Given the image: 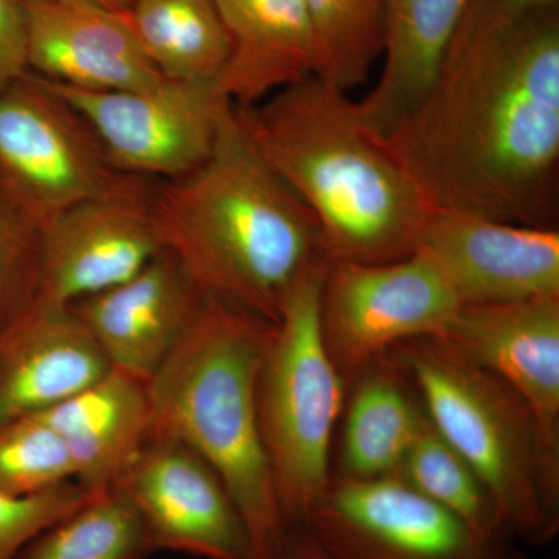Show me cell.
I'll use <instances>...</instances> for the list:
<instances>
[{
	"label": "cell",
	"instance_id": "6da1fadb",
	"mask_svg": "<svg viewBox=\"0 0 559 559\" xmlns=\"http://www.w3.org/2000/svg\"><path fill=\"white\" fill-rule=\"evenodd\" d=\"M381 140L433 212L558 227L559 7L473 0L425 97Z\"/></svg>",
	"mask_w": 559,
	"mask_h": 559
},
{
	"label": "cell",
	"instance_id": "7a4b0ae2",
	"mask_svg": "<svg viewBox=\"0 0 559 559\" xmlns=\"http://www.w3.org/2000/svg\"><path fill=\"white\" fill-rule=\"evenodd\" d=\"M153 215L204 296L274 325L301 280L330 261L318 221L261 157L234 103L207 159L154 182Z\"/></svg>",
	"mask_w": 559,
	"mask_h": 559
},
{
	"label": "cell",
	"instance_id": "3957f363",
	"mask_svg": "<svg viewBox=\"0 0 559 559\" xmlns=\"http://www.w3.org/2000/svg\"><path fill=\"white\" fill-rule=\"evenodd\" d=\"M235 109L261 157L318 221L330 260L384 263L415 252L433 210L345 92L311 76Z\"/></svg>",
	"mask_w": 559,
	"mask_h": 559
},
{
	"label": "cell",
	"instance_id": "277c9868",
	"mask_svg": "<svg viewBox=\"0 0 559 559\" xmlns=\"http://www.w3.org/2000/svg\"><path fill=\"white\" fill-rule=\"evenodd\" d=\"M274 323L204 296L189 330L148 380L150 436L187 444L237 502L255 559L285 535L264 450L257 382Z\"/></svg>",
	"mask_w": 559,
	"mask_h": 559
},
{
	"label": "cell",
	"instance_id": "5b68a950",
	"mask_svg": "<svg viewBox=\"0 0 559 559\" xmlns=\"http://www.w3.org/2000/svg\"><path fill=\"white\" fill-rule=\"evenodd\" d=\"M392 355L433 428L479 474L511 538L530 546L554 540L559 495L547 481L535 419L521 396L432 337L403 342Z\"/></svg>",
	"mask_w": 559,
	"mask_h": 559
},
{
	"label": "cell",
	"instance_id": "8992f818",
	"mask_svg": "<svg viewBox=\"0 0 559 559\" xmlns=\"http://www.w3.org/2000/svg\"><path fill=\"white\" fill-rule=\"evenodd\" d=\"M329 263L310 272L286 300L257 382L261 436L286 527L304 524L329 487L347 395V380L320 325V289Z\"/></svg>",
	"mask_w": 559,
	"mask_h": 559
},
{
	"label": "cell",
	"instance_id": "52a82bcc",
	"mask_svg": "<svg viewBox=\"0 0 559 559\" xmlns=\"http://www.w3.org/2000/svg\"><path fill=\"white\" fill-rule=\"evenodd\" d=\"M123 178L75 106L27 72L0 92V190L33 226Z\"/></svg>",
	"mask_w": 559,
	"mask_h": 559
},
{
	"label": "cell",
	"instance_id": "ba28073f",
	"mask_svg": "<svg viewBox=\"0 0 559 559\" xmlns=\"http://www.w3.org/2000/svg\"><path fill=\"white\" fill-rule=\"evenodd\" d=\"M460 308L450 282L421 250L384 263L330 260L320 289L323 340L347 382L403 342L437 340Z\"/></svg>",
	"mask_w": 559,
	"mask_h": 559
},
{
	"label": "cell",
	"instance_id": "9c48e42d",
	"mask_svg": "<svg viewBox=\"0 0 559 559\" xmlns=\"http://www.w3.org/2000/svg\"><path fill=\"white\" fill-rule=\"evenodd\" d=\"M300 527L336 559H527L514 540L481 535L399 476L331 477Z\"/></svg>",
	"mask_w": 559,
	"mask_h": 559
},
{
	"label": "cell",
	"instance_id": "30bf717a",
	"mask_svg": "<svg viewBox=\"0 0 559 559\" xmlns=\"http://www.w3.org/2000/svg\"><path fill=\"white\" fill-rule=\"evenodd\" d=\"M49 83L87 120L117 171L151 180L178 179L207 159L231 105L215 83L164 79L105 92Z\"/></svg>",
	"mask_w": 559,
	"mask_h": 559
},
{
	"label": "cell",
	"instance_id": "8fae6325",
	"mask_svg": "<svg viewBox=\"0 0 559 559\" xmlns=\"http://www.w3.org/2000/svg\"><path fill=\"white\" fill-rule=\"evenodd\" d=\"M156 180L123 175L109 191L40 227L39 288L33 305L70 307L114 288L164 250L153 215Z\"/></svg>",
	"mask_w": 559,
	"mask_h": 559
},
{
	"label": "cell",
	"instance_id": "7c38bea8",
	"mask_svg": "<svg viewBox=\"0 0 559 559\" xmlns=\"http://www.w3.org/2000/svg\"><path fill=\"white\" fill-rule=\"evenodd\" d=\"M116 485L134 503L154 550L255 559L248 524L229 489L187 444L146 437Z\"/></svg>",
	"mask_w": 559,
	"mask_h": 559
},
{
	"label": "cell",
	"instance_id": "4fadbf2b",
	"mask_svg": "<svg viewBox=\"0 0 559 559\" xmlns=\"http://www.w3.org/2000/svg\"><path fill=\"white\" fill-rule=\"evenodd\" d=\"M437 341L496 374L527 404L544 473L559 495V297L462 307Z\"/></svg>",
	"mask_w": 559,
	"mask_h": 559
},
{
	"label": "cell",
	"instance_id": "5bb4252c",
	"mask_svg": "<svg viewBox=\"0 0 559 559\" xmlns=\"http://www.w3.org/2000/svg\"><path fill=\"white\" fill-rule=\"evenodd\" d=\"M415 250L440 267L462 307L559 297L558 227L432 212Z\"/></svg>",
	"mask_w": 559,
	"mask_h": 559
},
{
	"label": "cell",
	"instance_id": "9a60e30c",
	"mask_svg": "<svg viewBox=\"0 0 559 559\" xmlns=\"http://www.w3.org/2000/svg\"><path fill=\"white\" fill-rule=\"evenodd\" d=\"M28 72L72 90H146L164 76L140 47L127 14L94 0H21Z\"/></svg>",
	"mask_w": 559,
	"mask_h": 559
},
{
	"label": "cell",
	"instance_id": "2e32d148",
	"mask_svg": "<svg viewBox=\"0 0 559 559\" xmlns=\"http://www.w3.org/2000/svg\"><path fill=\"white\" fill-rule=\"evenodd\" d=\"M204 294L162 250L127 282L70 305L112 369L148 381L189 330Z\"/></svg>",
	"mask_w": 559,
	"mask_h": 559
},
{
	"label": "cell",
	"instance_id": "e0dca14e",
	"mask_svg": "<svg viewBox=\"0 0 559 559\" xmlns=\"http://www.w3.org/2000/svg\"><path fill=\"white\" fill-rule=\"evenodd\" d=\"M109 370L70 307L33 305L0 337V425L44 414Z\"/></svg>",
	"mask_w": 559,
	"mask_h": 559
},
{
	"label": "cell",
	"instance_id": "ac0fdd59",
	"mask_svg": "<svg viewBox=\"0 0 559 559\" xmlns=\"http://www.w3.org/2000/svg\"><path fill=\"white\" fill-rule=\"evenodd\" d=\"M229 58L215 86L238 108L318 76L320 55L305 0H215Z\"/></svg>",
	"mask_w": 559,
	"mask_h": 559
},
{
	"label": "cell",
	"instance_id": "d6986e66",
	"mask_svg": "<svg viewBox=\"0 0 559 559\" xmlns=\"http://www.w3.org/2000/svg\"><path fill=\"white\" fill-rule=\"evenodd\" d=\"M426 419L417 389L392 352L373 360L347 382L334 437L333 476H396Z\"/></svg>",
	"mask_w": 559,
	"mask_h": 559
},
{
	"label": "cell",
	"instance_id": "ffe728a7",
	"mask_svg": "<svg viewBox=\"0 0 559 559\" xmlns=\"http://www.w3.org/2000/svg\"><path fill=\"white\" fill-rule=\"evenodd\" d=\"M36 418L64 443L73 480L100 492L119 481L148 437V381L112 369Z\"/></svg>",
	"mask_w": 559,
	"mask_h": 559
},
{
	"label": "cell",
	"instance_id": "44dd1931",
	"mask_svg": "<svg viewBox=\"0 0 559 559\" xmlns=\"http://www.w3.org/2000/svg\"><path fill=\"white\" fill-rule=\"evenodd\" d=\"M473 0H384V66L356 110L384 139L417 108Z\"/></svg>",
	"mask_w": 559,
	"mask_h": 559
},
{
	"label": "cell",
	"instance_id": "7402d4cb",
	"mask_svg": "<svg viewBox=\"0 0 559 559\" xmlns=\"http://www.w3.org/2000/svg\"><path fill=\"white\" fill-rule=\"evenodd\" d=\"M124 14L165 80L216 83L230 46L215 0H130Z\"/></svg>",
	"mask_w": 559,
	"mask_h": 559
},
{
	"label": "cell",
	"instance_id": "603a6c76",
	"mask_svg": "<svg viewBox=\"0 0 559 559\" xmlns=\"http://www.w3.org/2000/svg\"><path fill=\"white\" fill-rule=\"evenodd\" d=\"M156 554L134 503L117 485L92 492L33 538L16 559H145Z\"/></svg>",
	"mask_w": 559,
	"mask_h": 559
},
{
	"label": "cell",
	"instance_id": "cb8c5ba5",
	"mask_svg": "<svg viewBox=\"0 0 559 559\" xmlns=\"http://www.w3.org/2000/svg\"><path fill=\"white\" fill-rule=\"evenodd\" d=\"M396 476L481 535L514 540L479 474L433 428L429 418L419 429Z\"/></svg>",
	"mask_w": 559,
	"mask_h": 559
},
{
	"label": "cell",
	"instance_id": "d4e9b609",
	"mask_svg": "<svg viewBox=\"0 0 559 559\" xmlns=\"http://www.w3.org/2000/svg\"><path fill=\"white\" fill-rule=\"evenodd\" d=\"M320 55L319 79L347 94L384 53V0H305Z\"/></svg>",
	"mask_w": 559,
	"mask_h": 559
},
{
	"label": "cell",
	"instance_id": "484cf974",
	"mask_svg": "<svg viewBox=\"0 0 559 559\" xmlns=\"http://www.w3.org/2000/svg\"><path fill=\"white\" fill-rule=\"evenodd\" d=\"M69 481H75L69 452L43 419L0 425V492L27 498Z\"/></svg>",
	"mask_w": 559,
	"mask_h": 559
},
{
	"label": "cell",
	"instance_id": "4316f807",
	"mask_svg": "<svg viewBox=\"0 0 559 559\" xmlns=\"http://www.w3.org/2000/svg\"><path fill=\"white\" fill-rule=\"evenodd\" d=\"M39 270L40 230L0 190V337L35 304Z\"/></svg>",
	"mask_w": 559,
	"mask_h": 559
},
{
	"label": "cell",
	"instance_id": "83f0119b",
	"mask_svg": "<svg viewBox=\"0 0 559 559\" xmlns=\"http://www.w3.org/2000/svg\"><path fill=\"white\" fill-rule=\"evenodd\" d=\"M91 495L76 481L27 498L0 492V559H16L33 538L83 506Z\"/></svg>",
	"mask_w": 559,
	"mask_h": 559
},
{
	"label": "cell",
	"instance_id": "f1b7e54d",
	"mask_svg": "<svg viewBox=\"0 0 559 559\" xmlns=\"http://www.w3.org/2000/svg\"><path fill=\"white\" fill-rule=\"evenodd\" d=\"M28 72L27 21L21 0H0V92Z\"/></svg>",
	"mask_w": 559,
	"mask_h": 559
},
{
	"label": "cell",
	"instance_id": "f546056e",
	"mask_svg": "<svg viewBox=\"0 0 559 559\" xmlns=\"http://www.w3.org/2000/svg\"><path fill=\"white\" fill-rule=\"evenodd\" d=\"M267 559H336L304 527H288Z\"/></svg>",
	"mask_w": 559,
	"mask_h": 559
},
{
	"label": "cell",
	"instance_id": "4dcf8cb0",
	"mask_svg": "<svg viewBox=\"0 0 559 559\" xmlns=\"http://www.w3.org/2000/svg\"><path fill=\"white\" fill-rule=\"evenodd\" d=\"M492 5L513 14H528L533 11L557 9L559 0H488Z\"/></svg>",
	"mask_w": 559,
	"mask_h": 559
},
{
	"label": "cell",
	"instance_id": "1f68e13d",
	"mask_svg": "<svg viewBox=\"0 0 559 559\" xmlns=\"http://www.w3.org/2000/svg\"><path fill=\"white\" fill-rule=\"evenodd\" d=\"M94 2L102 3V5L108 7V9L124 13V11L128 9V3H130V0H94Z\"/></svg>",
	"mask_w": 559,
	"mask_h": 559
}]
</instances>
